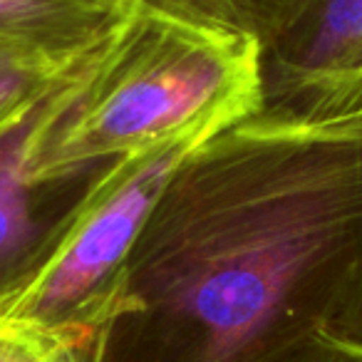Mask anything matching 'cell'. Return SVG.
Returning a JSON list of instances; mask_svg holds the SVG:
<instances>
[{
	"label": "cell",
	"mask_w": 362,
	"mask_h": 362,
	"mask_svg": "<svg viewBox=\"0 0 362 362\" xmlns=\"http://www.w3.org/2000/svg\"><path fill=\"white\" fill-rule=\"evenodd\" d=\"M362 218V107L268 115L176 166L87 362H291L337 303Z\"/></svg>",
	"instance_id": "obj_1"
},
{
	"label": "cell",
	"mask_w": 362,
	"mask_h": 362,
	"mask_svg": "<svg viewBox=\"0 0 362 362\" xmlns=\"http://www.w3.org/2000/svg\"><path fill=\"white\" fill-rule=\"evenodd\" d=\"M263 107L251 35L132 3L37 146V174L85 169L194 132H218Z\"/></svg>",
	"instance_id": "obj_2"
},
{
	"label": "cell",
	"mask_w": 362,
	"mask_h": 362,
	"mask_svg": "<svg viewBox=\"0 0 362 362\" xmlns=\"http://www.w3.org/2000/svg\"><path fill=\"white\" fill-rule=\"evenodd\" d=\"M218 132L166 139L117 161L75 218L47 268L0 320L50 327L77 337L90 350L117 296L136 236L166 181L199 144Z\"/></svg>",
	"instance_id": "obj_3"
},
{
	"label": "cell",
	"mask_w": 362,
	"mask_h": 362,
	"mask_svg": "<svg viewBox=\"0 0 362 362\" xmlns=\"http://www.w3.org/2000/svg\"><path fill=\"white\" fill-rule=\"evenodd\" d=\"M100 52V50H97ZM87 65L0 124V315L37 281L117 161L37 174L40 139L70 102Z\"/></svg>",
	"instance_id": "obj_4"
},
{
	"label": "cell",
	"mask_w": 362,
	"mask_h": 362,
	"mask_svg": "<svg viewBox=\"0 0 362 362\" xmlns=\"http://www.w3.org/2000/svg\"><path fill=\"white\" fill-rule=\"evenodd\" d=\"M258 50L261 112L330 119L362 107V0H281Z\"/></svg>",
	"instance_id": "obj_5"
},
{
	"label": "cell",
	"mask_w": 362,
	"mask_h": 362,
	"mask_svg": "<svg viewBox=\"0 0 362 362\" xmlns=\"http://www.w3.org/2000/svg\"><path fill=\"white\" fill-rule=\"evenodd\" d=\"M129 6L124 0H0V40L72 67L115 35Z\"/></svg>",
	"instance_id": "obj_6"
},
{
	"label": "cell",
	"mask_w": 362,
	"mask_h": 362,
	"mask_svg": "<svg viewBox=\"0 0 362 362\" xmlns=\"http://www.w3.org/2000/svg\"><path fill=\"white\" fill-rule=\"evenodd\" d=\"M85 62L65 67L47 60L30 47L0 40V124L21 115L25 107H30L50 90H55L60 82L75 75Z\"/></svg>",
	"instance_id": "obj_7"
},
{
	"label": "cell",
	"mask_w": 362,
	"mask_h": 362,
	"mask_svg": "<svg viewBox=\"0 0 362 362\" xmlns=\"http://www.w3.org/2000/svg\"><path fill=\"white\" fill-rule=\"evenodd\" d=\"M199 25L261 37L281 0H124Z\"/></svg>",
	"instance_id": "obj_8"
},
{
	"label": "cell",
	"mask_w": 362,
	"mask_h": 362,
	"mask_svg": "<svg viewBox=\"0 0 362 362\" xmlns=\"http://www.w3.org/2000/svg\"><path fill=\"white\" fill-rule=\"evenodd\" d=\"M0 362H87V345L50 327L0 320Z\"/></svg>",
	"instance_id": "obj_9"
},
{
	"label": "cell",
	"mask_w": 362,
	"mask_h": 362,
	"mask_svg": "<svg viewBox=\"0 0 362 362\" xmlns=\"http://www.w3.org/2000/svg\"><path fill=\"white\" fill-rule=\"evenodd\" d=\"M320 332L352 347H362V218L355 228V246L345 286Z\"/></svg>",
	"instance_id": "obj_10"
},
{
	"label": "cell",
	"mask_w": 362,
	"mask_h": 362,
	"mask_svg": "<svg viewBox=\"0 0 362 362\" xmlns=\"http://www.w3.org/2000/svg\"><path fill=\"white\" fill-rule=\"evenodd\" d=\"M291 362H362V347H352L347 342L315 332L303 342Z\"/></svg>",
	"instance_id": "obj_11"
}]
</instances>
